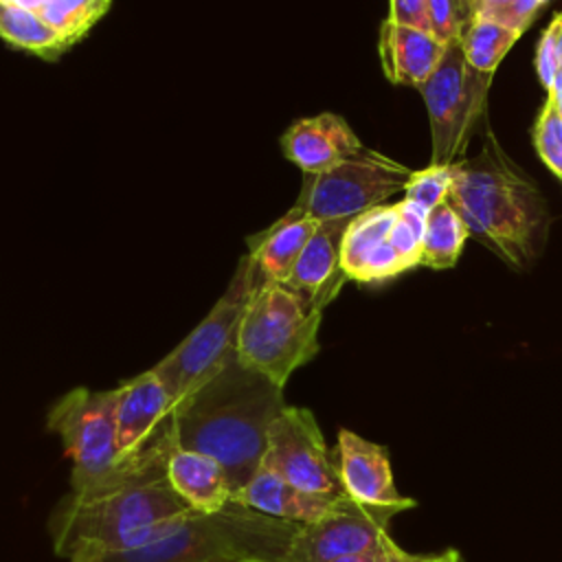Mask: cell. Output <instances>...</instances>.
I'll use <instances>...</instances> for the list:
<instances>
[{
  "mask_svg": "<svg viewBox=\"0 0 562 562\" xmlns=\"http://www.w3.org/2000/svg\"><path fill=\"white\" fill-rule=\"evenodd\" d=\"M450 169L448 202L468 233L514 268L536 259L549 233L547 200L496 136L487 132L481 151L452 162Z\"/></svg>",
  "mask_w": 562,
  "mask_h": 562,
  "instance_id": "7a4b0ae2",
  "label": "cell"
},
{
  "mask_svg": "<svg viewBox=\"0 0 562 562\" xmlns=\"http://www.w3.org/2000/svg\"><path fill=\"white\" fill-rule=\"evenodd\" d=\"M299 525L231 501L215 514L189 512L149 544L125 551L81 549L68 562H283Z\"/></svg>",
  "mask_w": 562,
  "mask_h": 562,
  "instance_id": "3957f363",
  "label": "cell"
},
{
  "mask_svg": "<svg viewBox=\"0 0 562 562\" xmlns=\"http://www.w3.org/2000/svg\"><path fill=\"white\" fill-rule=\"evenodd\" d=\"M492 77L465 61L461 42L446 44L439 66L419 88L430 121V165L461 160L485 112Z\"/></svg>",
  "mask_w": 562,
  "mask_h": 562,
  "instance_id": "52a82bcc",
  "label": "cell"
},
{
  "mask_svg": "<svg viewBox=\"0 0 562 562\" xmlns=\"http://www.w3.org/2000/svg\"><path fill=\"white\" fill-rule=\"evenodd\" d=\"M349 222L351 220L318 222L285 281L288 288L301 292L321 310L336 299L347 281L340 266V252Z\"/></svg>",
  "mask_w": 562,
  "mask_h": 562,
  "instance_id": "9a60e30c",
  "label": "cell"
},
{
  "mask_svg": "<svg viewBox=\"0 0 562 562\" xmlns=\"http://www.w3.org/2000/svg\"><path fill=\"white\" fill-rule=\"evenodd\" d=\"M558 31H560V22L553 15L547 31L540 35L538 50H536V72L547 92L551 90L558 77Z\"/></svg>",
  "mask_w": 562,
  "mask_h": 562,
  "instance_id": "f1b7e54d",
  "label": "cell"
},
{
  "mask_svg": "<svg viewBox=\"0 0 562 562\" xmlns=\"http://www.w3.org/2000/svg\"><path fill=\"white\" fill-rule=\"evenodd\" d=\"M334 452L340 485L349 498L371 507L411 509L415 501L402 496L393 483L389 450L347 428L338 432Z\"/></svg>",
  "mask_w": 562,
  "mask_h": 562,
  "instance_id": "7c38bea8",
  "label": "cell"
},
{
  "mask_svg": "<svg viewBox=\"0 0 562 562\" xmlns=\"http://www.w3.org/2000/svg\"><path fill=\"white\" fill-rule=\"evenodd\" d=\"M520 35L522 33L507 29L503 24L474 18L461 37L465 61L479 72L494 75L498 64L509 53V48L518 42Z\"/></svg>",
  "mask_w": 562,
  "mask_h": 562,
  "instance_id": "603a6c76",
  "label": "cell"
},
{
  "mask_svg": "<svg viewBox=\"0 0 562 562\" xmlns=\"http://www.w3.org/2000/svg\"><path fill=\"white\" fill-rule=\"evenodd\" d=\"M413 562H461V555H459V551L448 549L437 555H417Z\"/></svg>",
  "mask_w": 562,
  "mask_h": 562,
  "instance_id": "1f68e13d",
  "label": "cell"
},
{
  "mask_svg": "<svg viewBox=\"0 0 562 562\" xmlns=\"http://www.w3.org/2000/svg\"><path fill=\"white\" fill-rule=\"evenodd\" d=\"M533 147L540 160L562 180V121L549 97L533 125Z\"/></svg>",
  "mask_w": 562,
  "mask_h": 562,
  "instance_id": "d4e9b609",
  "label": "cell"
},
{
  "mask_svg": "<svg viewBox=\"0 0 562 562\" xmlns=\"http://www.w3.org/2000/svg\"><path fill=\"white\" fill-rule=\"evenodd\" d=\"M37 11L70 44H75L110 7V0H9Z\"/></svg>",
  "mask_w": 562,
  "mask_h": 562,
  "instance_id": "cb8c5ba5",
  "label": "cell"
},
{
  "mask_svg": "<svg viewBox=\"0 0 562 562\" xmlns=\"http://www.w3.org/2000/svg\"><path fill=\"white\" fill-rule=\"evenodd\" d=\"M263 468L299 490L329 496H347L334 463V452L312 411L285 404L268 430Z\"/></svg>",
  "mask_w": 562,
  "mask_h": 562,
  "instance_id": "30bf717a",
  "label": "cell"
},
{
  "mask_svg": "<svg viewBox=\"0 0 562 562\" xmlns=\"http://www.w3.org/2000/svg\"><path fill=\"white\" fill-rule=\"evenodd\" d=\"M116 389V448L127 452L173 411V402L154 369Z\"/></svg>",
  "mask_w": 562,
  "mask_h": 562,
  "instance_id": "ac0fdd59",
  "label": "cell"
},
{
  "mask_svg": "<svg viewBox=\"0 0 562 562\" xmlns=\"http://www.w3.org/2000/svg\"><path fill=\"white\" fill-rule=\"evenodd\" d=\"M417 555L404 551L402 547H397L393 542L391 536H384L382 540H378L375 544L358 551V553H349V555H342L338 560H331V562H413Z\"/></svg>",
  "mask_w": 562,
  "mask_h": 562,
  "instance_id": "f546056e",
  "label": "cell"
},
{
  "mask_svg": "<svg viewBox=\"0 0 562 562\" xmlns=\"http://www.w3.org/2000/svg\"><path fill=\"white\" fill-rule=\"evenodd\" d=\"M189 512L167 476L92 498L68 494L50 518L53 547L61 558H72L81 549H136L169 533Z\"/></svg>",
  "mask_w": 562,
  "mask_h": 562,
  "instance_id": "277c9868",
  "label": "cell"
},
{
  "mask_svg": "<svg viewBox=\"0 0 562 562\" xmlns=\"http://www.w3.org/2000/svg\"><path fill=\"white\" fill-rule=\"evenodd\" d=\"M411 173L402 162L364 147L327 171L305 173L294 206L316 222L351 220L404 191Z\"/></svg>",
  "mask_w": 562,
  "mask_h": 562,
  "instance_id": "ba28073f",
  "label": "cell"
},
{
  "mask_svg": "<svg viewBox=\"0 0 562 562\" xmlns=\"http://www.w3.org/2000/svg\"><path fill=\"white\" fill-rule=\"evenodd\" d=\"M321 316L323 310L301 292L259 279L237 331V362L283 389L316 356Z\"/></svg>",
  "mask_w": 562,
  "mask_h": 562,
  "instance_id": "5b68a950",
  "label": "cell"
},
{
  "mask_svg": "<svg viewBox=\"0 0 562 562\" xmlns=\"http://www.w3.org/2000/svg\"><path fill=\"white\" fill-rule=\"evenodd\" d=\"M316 220L292 206L281 220L268 226L263 233L248 239L250 257L261 281L285 283L301 250L316 228Z\"/></svg>",
  "mask_w": 562,
  "mask_h": 562,
  "instance_id": "ffe728a7",
  "label": "cell"
},
{
  "mask_svg": "<svg viewBox=\"0 0 562 562\" xmlns=\"http://www.w3.org/2000/svg\"><path fill=\"white\" fill-rule=\"evenodd\" d=\"M395 514L400 509L371 507L349 498L336 512L314 522H301L283 562H331L358 553L389 536Z\"/></svg>",
  "mask_w": 562,
  "mask_h": 562,
  "instance_id": "8fae6325",
  "label": "cell"
},
{
  "mask_svg": "<svg viewBox=\"0 0 562 562\" xmlns=\"http://www.w3.org/2000/svg\"><path fill=\"white\" fill-rule=\"evenodd\" d=\"M231 501L272 518L292 522H314L342 507L345 501H349V496H329L299 490L285 479H281L277 472L259 465L250 481L239 492H235Z\"/></svg>",
  "mask_w": 562,
  "mask_h": 562,
  "instance_id": "2e32d148",
  "label": "cell"
},
{
  "mask_svg": "<svg viewBox=\"0 0 562 562\" xmlns=\"http://www.w3.org/2000/svg\"><path fill=\"white\" fill-rule=\"evenodd\" d=\"M283 406V389L235 358L173 406L176 446L217 459L233 496L259 470L270 424Z\"/></svg>",
  "mask_w": 562,
  "mask_h": 562,
  "instance_id": "6da1fadb",
  "label": "cell"
},
{
  "mask_svg": "<svg viewBox=\"0 0 562 562\" xmlns=\"http://www.w3.org/2000/svg\"><path fill=\"white\" fill-rule=\"evenodd\" d=\"M446 44L430 31L384 20L378 42L382 70L395 86L422 88L439 66Z\"/></svg>",
  "mask_w": 562,
  "mask_h": 562,
  "instance_id": "e0dca14e",
  "label": "cell"
},
{
  "mask_svg": "<svg viewBox=\"0 0 562 562\" xmlns=\"http://www.w3.org/2000/svg\"><path fill=\"white\" fill-rule=\"evenodd\" d=\"M281 147L285 158L303 173L327 171L364 149L349 123L331 112L301 119L290 125L281 138Z\"/></svg>",
  "mask_w": 562,
  "mask_h": 562,
  "instance_id": "5bb4252c",
  "label": "cell"
},
{
  "mask_svg": "<svg viewBox=\"0 0 562 562\" xmlns=\"http://www.w3.org/2000/svg\"><path fill=\"white\" fill-rule=\"evenodd\" d=\"M395 220V204H378L351 217L342 237L340 252V266L347 279L360 283H378L408 270V266L389 241Z\"/></svg>",
  "mask_w": 562,
  "mask_h": 562,
  "instance_id": "4fadbf2b",
  "label": "cell"
},
{
  "mask_svg": "<svg viewBox=\"0 0 562 562\" xmlns=\"http://www.w3.org/2000/svg\"><path fill=\"white\" fill-rule=\"evenodd\" d=\"M549 0H474V18L525 33Z\"/></svg>",
  "mask_w": 562,
  "mask_h": 562,
  "instance_id": "484cf974",
  "label": "cell"
},
{
  "mask_svg": "<svg viewBox=\"0 0 562 562\" xmlns=\"http://www.w3.org/2000/svg\"><path fill=\"white\" fill-rule=\"evenodd\" d=\"M386 20L397 22V24L417 26V29L432 33L428 0H391V11H389Z\"/></svg>",
  "mask_w": 562,
  "mask_h": 562,
  "instance_id": "4dcf8cb0",
  "label": "cell"
},
{
  "mask_svg": "<svg viewBox=\"0 0 562 562\" xmlns=\"http://www.w3.org/2000/svg\"><path fill=\"white\" fill-rule=\"evenodd\" d=\"M432 33L441 42H461L474 20V0H428Z\"/></svg>",
  "mask_w": 562,
  "mask_h": 562,
  "instance_id": "83f0119b",
  "label": "cell"
},
{
  "mask_svg": "<svg viewBox=\"0 0 562 562\" xmlns=\"http://www.w3.org/2000/svg\"><path fill=\"white\" fill-rule=\"evenodd\" d=\"M452 182L450 165H430L422 171H413L404 189V198L430 211L448 200Z\"/></svg>",
  "mask_w": 562,
  "mask_h": 562,
  "instance_id": "4316f807",
  "label": "cell"
},
{
  "mask_svg": "<svg viewBox=\"0 0 562 562\" xmlns=\"http://www.w3.org/2000/svg\"><path fill=\"white\" fill-rule=\"evenodd\" d=\"M167 479L191 512L215 514L231 503L226 470L209 454L176 448L167 463Z\"/></svg>",
  "mask_w": 562,
  "mask_h": 562,
  "instance_id": "d6986e66",
  "label": "cell"
},
{
  "mask_svg": "<svg viewBox=\"0 0 562 562\" xmlns=\"http://www.w3.org/2000/svg\"><path fill=\"white\" fill-rule=\"evenodd\" d=\"M558 22H560V31H558V77L562 81V13L555 15Z\"/></svg>",
  "mask_w": 562,
  "mask_h": 562,
  "instance_id": "d6a6232c",
  "label": "cell"
},
{
  "mask_svg": "<svg viewBox=\"0 0 562 562\" xmlns=\"http://www.w3.org/2000/svg\"><path fill=\"white\" fill-rule=\"evenodd\" d=\"M257 283L259 277L252 257L246 255L228 290L213 305V310L171 353H167L154 367V373L167 389L173 406L237 358V331Z\"/></svg>",
  "mask_w": 562,
  "mask_h": 562,
  "instance_id": "8992f818",
  "label": "cell"
},
{
  "mask_svg": "<svg viewBox=\"0 0 562 562\" xmlns=\"http://www.w3.org/2000/svg\"><path fill=\"white\" fill-rule=\"evenodd\" d=\"M470 237L463 220L450 206V202H441L428 211L424 237H422V252L419 266L443 270L452 268L459 261L465 239Z\"/></svg>",
  "mask_w": 562,
  "mask_h": 562,
  "instance_id": "7402d4cb",
  "label": "cell"
},
{
  "mask_svg": "<svg viewBox=\"0 0 562 562\" xmlns=\"http://www.w3.org/2000/svg\"><path fill=\"white\" fill-rule=\"evenodd\" d=\"M0 37L44 59H57L70 46V42L37 11L9 0H0Z\"/></svg>",
  "mask_w": 562,
  "mask_h": 562,
  "instance_id": "44dd1931",
  "label": "cell"
},
{
  "mask_svg": "<svg viewBox=\"0 0 562 562\" xmlns=\"http://www.w3.org/2000/svg\"><path fill=\"white\" fill-rule=\"evenodd\" d=\"M116 397L119 389L92 391L79 386L48 413V428L61 437L64 452L75 463L72 485L101 474L119 459Z\"/></svg>",
  "mask_w": 562,
  "mask_h": 562,
  "instance_id": "9c48e42d",
  "label": "cell"
}]
</instances>
